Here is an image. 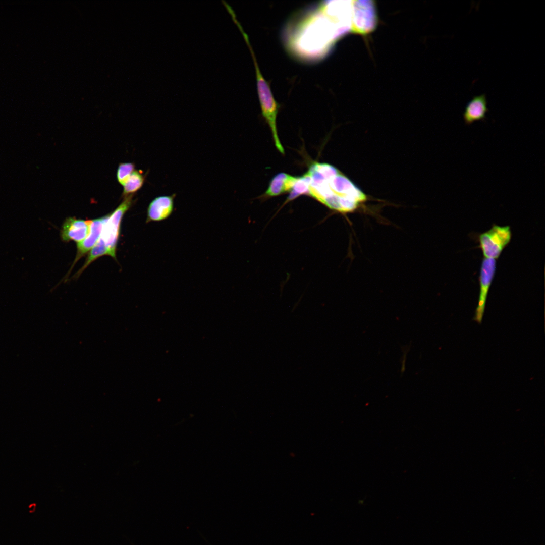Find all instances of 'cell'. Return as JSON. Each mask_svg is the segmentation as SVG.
<instances>
[{
  "mask_svg": "<svg viewBox=\"0 0 545 545\" xmlns=\"http://www.w3.org/2000/svg\"><path fill=\"white\" fill-rule=\"evenodd\" d=\"M90 225V220L85 221L75 217L67 218L61 230V239L65 242L74 241L78 243L88 235Z\"/></svg>",
  "mask_w": 545,
  "mask_h": 545,
  "instance_id": "cell-6",
  "label": "cell"
},
{
  "mask_svg": "<svg viewBox=\"0 0 545 545\" xmlns=\"http://www.w3.org/2000/svg\"><path fill=\"white\" fill-rule=\"evenodd\" d=\"M496 269V260L483 258L479 277L480 290L478 305L473 317V320L479 324L482 322L489 290L495 276Z\"/></svg>",
  "mask_w": 545,
  "mask_h": 545,
  "instance_id": "cell-5",
  "label": "cell"
},
{
  "mask_svg": "<svg viewBox=\"0 0 545 545\" xmlns=\"http://www.w3.org/2000/svg\"><path fill=\"white\" fill-rule=\"evenodd\" d=\"M487 111L485 94L474 96L465 107L463 114L465 123L470 125L475 121L484 120Z\"/></svg>",
  "mask_w": 545,
  "mask_h": 545,
  "instance_id": "cell-9",
  "label": "cell"
},
{
  "mask_svg": "<svg viewBox=\"0 0 545 545\" xmlns=\"http://www.w3.org/2000/svg\"><path fill=\"white\" fill-rule=\"evenodd\" d=\"M109 214L103 217L90 220L89 232L87 237L77 243V254L73 266L95 245L101 235L103 225L108 219Z\"/></svg>",
  "mask_w": 545,
  "mask_h": 545,
  "instance_id": "cell-8",
  "label": "cell"
},
{
  "mask_svg": "<svg viewBox=\"0 0 545 545\" xmlns=\"http://www.w3.org/2000/svg\"><path fill=\"white\" fill-rule=\"evenodd\" d=\"M175 196L174 194L154 198L148 207L146 222H159L168 218L174 210Z\"/></svg>",
  "mask_w": 545,
  "mask_h": 545,
  "instance_id": "cell-7",
  "label": "cell"
},
{
  "mask_svg": "<svg viewBox=\"0 0 545 545\" xmlns=\"http://www.w3.org/2000/svg\"><path fill=\"white\" fill-rule=\"evenodd\" d=\"M304 16L290 36L289 49L300 58H321L345 31L340 28L339 15L322 2Z\"/></svg>",
  "mask_w": 545,
  "mask_h": 545,
  "instance_id": "cell-1",
  "label": "cell"
},
{
  "mask_svg": "<svg viewBox=\"0 0 545 545\" xmlns=\"http://www.w3.org/2000/svg\"><path fill=\"white\" fill-rule=\"evenodd\" d=\"M325 177L328 198L323 204L342 212H352L367 199L366 195L336 167L322 173Z\"/></svg>",
  "mask_w": 545,
  "mask_h": 545,
  "instance_id": "cell-2",
  "label": "cell"
},
{
  "mask_svg": "<svg viewBox=\"0 0 545 545\" xmlns=\"http://www.w3.org/2000/svg\"><path fill=\"white\" fill-rule=\"evenodd\" d=\"M145 176L141 170H134L123 185V196L133 194L143 186Z\"/></svg>",
  "mask_w": 545,
  "mask_h": 545,
  "instance_id": "cell-11",
  "label": "cell"
},
{
  "mask_svg": "<svg viewBox=\"0 0 545 545\" xmlns=\"http://www.w3.org/2000/svg\"><path fill=\"white\" fill-rule=\"evenodd\" d=\"M512 232L509 226L493 225L478 237L479 246L484 258L497 259L510 243Z\"/></svg>",
  "mask_w": 545,
  "mask_h": 545,
  "instance_id": "cell-3",
  "label": "cell"
},
{
  "mask_svg": "<svg viewBox=\"0 0 545 545\" xmlns=\"http://www.w3.org/2000/svg\"><path fill=\"white\" fill-rule=\"evenodd\" d=\"M110 255V252L105 245L104 242L100 238L95 245L91 250L87 258L86 259L84 265L81 270L79 271L78 275H79L83 270L86 268L94 260L103 255Z\"/></svg>",
  "mask_w": 545,
  "mask_h": 545,
  "instance_id": "cell-13",
  "label": "cell"
},
{
  "mask_svg": "<svg viewBox=\"0 0 545 545\" xmlns=\"http://www.w3.org/2000/svg\"><path fill=\"white\" fill-rule=\"evenodd\" d=\"M134 170L135 165L134 164L120 163L117 172V178L118 182L123 186Z\"/></svg>",
  "mask_w": 545,
  "mask_h": 545,
  "instance_id": "cell-14",
  "label": "cell"
},
{
  "mask_svg": "<svg viewBox=\"0 0 545 545\" xmlns=\"http://www.w3.org/2000/svg\"><path fill=\"white\" fill-rule=\"evenodd\" d=\"M297 178L285 173L277 174L271 180L265 194L275 196L290 191Z\"/></svg>",
  "mask_w": 545,
  "mask_h": 545,
  "instance_id": "cell-10",
  "label": "cell"
},
{
  "mask_svg": "<svg viewBox=\"0 0 545 545\" xmlns=\"http://www.w3.org/2000/svg\"><path fill=\"white\" fill-rule=\"evenodd\" d=\"M133 194L125 197L123 202L111 214L105 222L100 238L108 249L110 256L116 259V246L120 234L121 221L124 214L133 203Z\"/></svg>",
  "mask_w": 545,
  "mask_h": 545,
  "instance_id": "cell-4",
  "label": "cell"
},
{
  "mask_svg": "<svg viewBox=\"0 0 545 545\" xmlns=\"http://www.w3.org/2000/svg\"><path fill=\"white\" fill-rule=\"evenodd\" d=\"M310 178L307 173L297 178L287 198V201H291L303 194L309 195Z\"/></svg>",
  "mask_w": 545,
  "mask_h": 545,
  "instance_id": "cell-12",
  "label": "cell"
}]
</instances>
